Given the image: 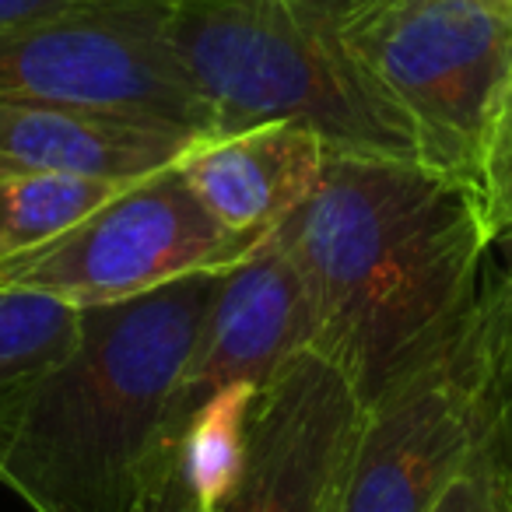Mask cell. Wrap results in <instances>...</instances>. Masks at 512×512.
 I'll list each match as a JSON object with an SVG mask.
<instances>
[{
  "label": "cell",
  "mask_w": 512,
  "mask_h": 512,
  "mask_svg": "<svg viewBox=\"0 0 512 512\" xmlns=\"http://www.w3.org/2000/svg\"><path fill=\"white\" fill-rule=\"evenodd\" d=\"M327 144L299 123H260L200 137L176 162L200 204L235 235L267 239L313 193Z\"/></svg>",
  "instance_id": "11"
},
{
  "label": "cell",
  "mask_w": 512,
  "mask_h": 512,
  "mask_svg": "<svg viewBox=\"0 0 512 512\" xmlns=\"http://www.w3.org/2000/svg\"><path fill=\"white\" fill-rule=\"evenodd\" d=\"M225 271L81 309L78 344L0 404V484L32 512H141L165 411Z\"/></svg>",
  "instance_id": "2"
},
{
  "label": "cell",
  "mask_w": 512,
  "mask_h": 512,
  "mask_svg": "<svg viewBox=\"0 0 512 512\" xmlns=\"http://www.w3.org/2000/svg\"><path fill=\"white\" fill-rule=\"evenodd\" d=\"M341 39L411 123L421 162L470 186L512 78V0H351Z\"/></svg>",
  "instance_id": "5"
},
{
  "label": "cell",
  "mask_w": 512,
  "mask_h": 512,
  "mask_svg": "<svg viewBox=\"0 0 512 512\" xmlns=\"http://www.w3.org/2000/svg\"><path fill=\"white\" fill-rule=\"evenodd\" d=\"M204 134L165 120L0 99V179H141L176 165Z\"/></svg>",
  "instance_id": "10"
},
{
  "label": "cell",
  "mask_w": 512,
  "mask_h": 512,
  "mask_svg": "<svg viewBox=\"0 0 512 512\" xmlns=\"http://www.w3.org/2000/svg\"><path fill=\"white\" fill-rule=\"evenodd\" d=\"M313 344L316 320L302 278L288 260L285 246L267 235L239 264L228 267L214 292L197 344L169 397L155 477L172 439L214 393L235 383L264 386L288 358H295L299 351H313Z\"/></svg>",
  "instance_id": "9"
},
{
  "label": "cell",
  "mask_w": 512,
  "mask_h": 512,
  "mask_svg": "<svg viewBox=\"0 0 512 512\" xmlns=\"http://www.w3.org/2000/svg\"><path fill=\"white\" fill-rule=\"evenodd\" d=\"M260 242L228 232L169 165L123 186L50 246L4 260L0 285L32 288L74 309L109 306L200 271H228Z\"/></svg>",
  "instance_id": "7"
},
{
  "label": "cell",
  "mask_w": 512,
  "mask_h": 512,
  "mask_svg": "<svg viewBox=\"0 0 512 512\" xmlns=\"http://www.w3.org/2000/svg\"><path fill=\"white\" fill-rule=\"evenodd\" d=\"M172 0H106L0 29V99L165 120L211 137V113L165 36Z\"/></svg>",
  "instance_id": "6"
},
{
  "label": "cell",
  "mask_w": 512,
  "mask_h": 512,
  "mask_svg": "<svg viewBox=\"0 0 512 512\" xmlns=\"http://www.w3.org/2000/svg\"><path fill=\"white\" fill-rule=\"evenodd\" d=\"M512 393V264L365 404L341 512H428Z\"/></svg>",
  "instance_id": "4"
},
{
  "label": "cell",
  "mask_w": 512,
  "mask_h": 512,
  "mask_svg": "<svg viewBox=\"0 0 512 512\" xmlns=\"http://www.w3.org/2000/svg\"><path fill=\"white\" fill-rule=\"evenodd\" d=\"M362 397L320 351L288 358L256 393L246 474L221 512H341Z\"/></svg>",
  "instance_id": "8"
},
{
  "label": "cell",
  "mask_w": 512,
  "mask_h": 512,
  "mask_svg": "<svg viewBox=\"0 0 512 512\" xmlns=\"http://www.w3.org/2000/svg\"><path fill=\"white\" fill-rule=\"evenodd\" d=\"M95 4H106V0H0V29L46 22V18L71 15L81 8H95Z\"/></svg>",
  "instance_id": "16"
},
{
  "label": "cell",
  "mask_w": 512,
  "mask_h": 512,
  "mask_svg": "<svg viewBox=\"0 0 512 512\" xmlns=\"http://www.w3.org/2000/svg\"><path fill=\"white\" fill-rule=\"evenodd\" d=\"M274 239L313 306V351L362 404L477 299L491 253L467 183L421 158L337 148Z\"/></svg>",
  "instance_id": "1"
},
{
  "label": "cell",
  "mask_w": 512,
  "mask_h": 512,
  "mask_svg": "<svg viewBox=\"0 0 512 512\" xmlns=\"http://www.w3.org/2000/svg\"><path fill=\"white\" fill-rule=\"evenodd\" d=\"M470 193H474L477 211L488 228L491 249L509 253L512 264V78L491 113L488 130H484Z\"/></svg>",
  "instance_id": "15"
},
{
  "label": "cell",
  "mask_w": 512,
  "mask_h": 512,
  "mask_svg": "<svg viewBox=\"0 0 512 512\" xmlns=\"http://www.w3.org/2000/svg\"><path fill=\"white\" fill-rule=\"evenodd\" d=\"M78 334L81 309L32 288L0 285V404L50 372Z\"/></svg>",
  "instance_id": "13"
},
{
  "label": "cell",
  "mask_w": 512,
  "mask_h": 512,
  "mask_svg": "<svg viewBox=\"0 0 512 512\" xmlns=\"http://www.w3.org/2000/svg\"><path fill=\"white\" fill-rule=\"evenodd\" d=\"M134 179L106 176H11L0 179V264L53 239L92 218Z\"/></svg>",
  "instance_id": "12"
},
{
  "label": "cell",
  "mask_w": 512,
  "mask_h": 512,
  "mask_svg": "<svg viewBox=\"0 0 512 512\" xmlns=\"http://www.w3.org/2000/svg\"><path fill=\"white\" fill-rule=\"evenodd\" d=\"M428 512H512V393Z\"/></svg>",
  "instance_id": "14"
},
{
  "label": "cell",
  "mask_w": 512,
  "mask_h": 512,
  "mask_svg": "<svg viewBox=\"0 0 512 512\" xmlns=\"http://www.w3.org/2000/svg\"><path fill=\"white\" fill-rule=\"evenodd\" d=\"M351 0H172L165 36L211 113V137L299 123L327 148L421 158L414 130L341 39Z\"/></svg>",
  "instance_id": "3"
}]
</instances>
